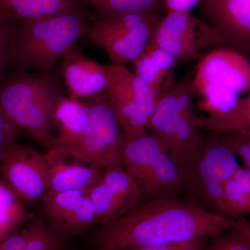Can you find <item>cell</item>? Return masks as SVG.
I'll use <instances>...</instances> for the list:
<instances>
[{
  "instance_id": "22",
  "label": "cell",
  "mask_w": 250,
  "mask_h": 250,
  "mask_svg": "<svg viewBox=\"0 0 250 250\" xmlns=\"http://www.w3.org/2000/svg\"><path fill=\"white\" fill-rule=\"evenodd\" d=\"M183 186L182 174L168 152L159 157L155 165L141 185L142 198L148 199L161 195L175 194Z\"/></svg>"
},
{
  "instance_id": "15",
  "label": "cell",
  "mask_w": 250,
  "mask_h": 250,
  "mask_svg": "<svg viewBox=\"0 0 250 250\" xmlns=\"http://www.w3.org/2000/svg\"><path fill=\"white\" fill-rule=\"evenodd\" d=\"M199 6L226 45L250 52V0H202Z\"/></svg>"
},
{
  "instance_id": "24",
  "label": "cell",
  "mask_w": 250,
  "mask_h": 250,
  "mask_svg": "<svg viewBox=\"0 0 250 250\" xmlns=\"http://www.w3.org/2000/svg\"><path fill=\"white\" fill-rule=\"evenodd\" d=\"M26 207L9 184L0 179V241L29 221L32 216Z\"/></svg>"
},
{
  "instance_id": "28",
  "label": "cell",
  "mask_w": 250,
  "mask_h": 250,
  "mask_svg": "<svg viewBox=\"0 0 250 250\" xmlns=\"http://www.w3.org/2000/svg\"><path fill=\"white\" fill-rule=\"evenodd\" d=\"M207 250H250L243 229V217L236 220L231 229L213 237Z\"/></svg>"
},
{
  "instance_id": "26",
  "label": "cell",
  "mask_w": 250,
  "mask_h": 250,
  "mask_svg": "<svg viewBox=\"0 0 250 250\" xmlns=\"http://www.w3.org/2000/svg\"><path fill=\"white\" fill-rule=\"evenodd\" d=\"M25 250H67L70 237L54 228L43 217L32 216Z\"/></svg>"
},
{
  "instance_id": "31",
  "label": "cell",
  "mask_w": 250,
  "mask_h": 250,
  "mask_svg": "<svg viewBox=\"0 0 250 250\" xmlns=\"http://www.w3.org/2000/svg\"><path fill=\"white\" fill-rule=\"evenodd\" d=\"M19 127L0 108V160L17 143Z\"/></svg>"
},
{
  "instance_id": "18",
  "label": "cell",
  "mask_w": 250,
  "mask_h": 250,
  "mask_svg": "<svg viewBox=\"0 0 250 250\" xmlns=\"http://www.w3.org/2000/svg\"><path fill=\"white\" fill-rule=\"evenodd\" d=\"M195 108H189L179 117L165 143L167 152L183 175L201 150L204 138L197 123Z\"/></svg>"
},
{
  "instance_id": "20",
  "label": "cell",
  "mask_w": 250,
  "mask_h": 250,
  "mask_svg": "<svg viewBox=\"0 0 250 250\" xmlns=\"http://www.w3.org/2000/svg\"><path fill=\"white\" fill-rule=\"evenodd\" d=\"M167 152L164 143L148 131L139 136L124 138L123 157L125 167L140 188L156 161Z\"/></svg>"
},
{
  "instance_id": "33",
  "label": "cell",
  "mask_w": 250,
  "mask_h": 250,
  "mask_svg": "<svg viewBox=\"0 0 250 250\" xmlns=\"http://www.w3.org/2000/svg\"><path fill=\"white\" fill-rule=\"evenodd\" d=\"M29 232L27 223L22 228L0 241V250H25Z\"/></svg>"
},
{
  "instance_id": "6",
  "label": "cell",
  "mask_w": 250,
  "mask_h": 250,
  "mask_svg": "<svg viewBox=\"0 0 250 250\" xmlns=\"http://www.w3.org/2000/svg\"><path fill=\"white\" fill-rule=\"evenodd\" d=\"M108 79L106 93L123 129L124 138L147 132L146 126L157 98L143 79L123 65L104 64Z\"/></svg>"
},
{
  "instance_id": "36",
  "label": "cell",
  "mask_w": 250,
  "mask_h": 250,
  "mask_svg": "<svg viewBox=\"0 0 250 250\" xmlns=\"http://www.w3.org/2000/svg\"><path fill=\"white\" fill-rule=\"evenodd\" d=\"M243 224L245 234H246L247 240H248L250 246V222L248 221V220H247L246 219H245L243 217Z\"/></svg>"
},
{
  "instance_id": "21",
  "label": "cell",
  "mask_w": 250,
  "mask_h": 250,
  "mask_svg": "<svg viewBox=\"0 0 250 250\" xmlns=\"http://www.w3.org/2000/svg\"><path fill=\"white\" fill-rule=\"evenodd\" d=\"M89 7L82 0H0V15L16 21L41 19Z\"/></svg>"
},
{
  "instance_id": "4",
  "label": "cell",
  "mask_w": 250,
  "mask_h": 250,
  "mask_svg": "<svg viewBox=\"0 0 250 250\" xmlns=\"http://www.w3.org/2000/svg\"><path fill=\"white\" fill-rule=\"evenodd\" d=\"M194 82L199 108L207 116L225 114L250 92V62L235 49L217 47L199 59Z\"/></svg>"
},
{
  "instance_id": "17",
  "label": "cell",
  "mask_w": 250,
  "mask_h": 250,
  "mask_svg": "<svg viewBox=\"0 0 250 250\" xmlns=\"http://www.w3.org/2000/svg\"><path fill=\"white\" fill-rule=\"evenodd\" d=\"M54 132L48 148L79 149L91 132L89 114L81 100L65 97L59 104L54 117Z\"/></svg>"
},
{
  "instance_id": "8",
  "label": "cell",
  "mask_w": 250,
  "mask_h": 250,
  "mask_svg": "<svg viewBox=\"0 0 250 250\" xmlns=\"http://www.w3.org/2000/svg\"><path fill=\"white\" fill-rule=\"evenodd\" d=\"M149 44L164 49L179 62L200 59L203 51L226 42L209 22L191 13L166 12L153 29Z\"/></svg>"
},
{
  "instance_id": "10",
  "label": "cell",
  "mask_w": 250,
  "mask_h": 250,
  "mask_svg": "<svg viewBox=\"0 0 250 250\" xmlns=\"http://www.w3.org/2000/svg\"><path fill=\"white\" fill-rule=\"evenodd\" d=\"M0 175L26 206L40 201L49 189L44 154L16 143L0 160Z\"/></svg>"
},
{
  "instance_id": "11",
  "label": "cell",
  "mask_w": 250,
  "mask_h": 250,
  "mask_svg": "<svg viewBox=\"0 0 250 250\" xmlns=\"http://www.w3.org/2000/svg\"><path fill=\"white\" fill-rule=\"evenodd\" d=\"M96 216V225H104L123 216L139 203L142 192L125 166L105 170L100 180L88 189Z\"/></svg>"
},
{
  "instance_id": "14",
  "label": "cell",
  "mask_w": 250,
  "mask_h": 250,
  "mask_svg": "<svg viewBox=\"0 0 250 250\" xmlns=\"http://www.w3.org/2000/svg\"><path fill=\"white\" fill-rule=\"evenodd\" d=\"M61 59V75L70 98L86 100L106 91L104 64L87 57L75 45L67 49Z\"/></svg>"
},
{
  "instance_id": "1",
  "label": "cell",
  "mask_w": 250,
  "mask_h": 250,
  "mask_svg": "<svg viewBox=\"0 0 250 250\" xmlns=\"http://www.w3.org/2000/svg\"><path fill=\"white\" fill-rule=\"evenodd\" d=\"M236 220L175 194L148 199L123 216L102 225L94 235L95 250H130L170 242L213 238Z\"/></svg>"
},
{
  "instance_id": "2",
  "label": "cell",
  "mask_w": 250,
  "mask_h": 250,
  "mask_svg": "<svg viewBox=\"0 0 250 250\" xmlns=\"http://www.w3.org/2000/svg\"><path fill=\"white\" fill-rule=\"evenodd\" d=\"M61 72L12 70L0 82V108L18 127L48 147L56 109L65 93Z\"/></svg>"
},
{
  "instance_id": "25",
  "label": "cell",
  "mask_w": 250,
  "mask_h": 250,
  "mask_svg": "<svg viewBox=\"0 0 250 250\" xmlns=\"http://www.w3.org/2000/svg\"><path fill=\"white\" fill-rule=\"evenodd\" d=\"M95 9V16L113 18L123 15L166 11L164 0H82Z\"/></svg>"
},
{
  "instance_id": "30",
  "label": "cell",
  "mask_w": 250,
  "mask_h": 250,
  "mask_svg": "<svg viewBox=\"0 0 250 250\" xmlns=\"http://www.w3.org/2000/svg\"><path fill=\"white\" fill-rule=\"evenodd\" d=\"M220 143L241 158L247 168L250 170V134L227 133L215 134Z\"/></svg>"
},
{
  "instance_id": "3",
  "label": "cell",
  "mask_w": 250,
  "mask_h": 250,
  "mask_svg": "<svg viewBox=\"0 0 250 250\" xmlns=\"http://www.w3.org/2000/svg\"><path fill=\"white\" fill-rule=\"evenodd\" d=\"M93 14L88 8L37 20L18 21L13 36L10 68H52L62 54L85 35Z\"/></svg>"
},
{
  "instance_id": "19",
  "label": "cell",
  "mask_w": 250,
  "mask_h": 250,
  "mask_svg": "<svg viewBox=\"0 0 250 250\" xmlns=\"http://www.w3.org/2000/svg\"><path fill=\"white\" fill-rule=\"evenodd\" d=\"M178 62L164 49L149 43L132 63L135 73L146 82L159 100L173 86L174 70Z\"/></svg>"
},
{
  "instance_id": "35",
  "label": "cell",
  "mask_w": 250,
  "mask_h": 250,
  "mask_svg": "<svg viewBox=\"0 0 250 250\" xmlns=\"http://www.w3.org/2000/svg\"><path fill=\"white\" fill-rule=\"evenodd\" d=\"M233 178L236 179L245 190L250 195V170L247 167H239L236 173L233 176Z\"/></svg>"
},
{
  "instance_id": "16",
  "label": "cell",
  "mask_w": 250,
  "mask_h": 250,
  "mask_svg": "<svg viewBox=\"0 0 250 250\" xmlns=\"http://www.w3.org/2000/svg\"><path fill=\"white\" fill-rule=\"evenodd\" d=\"M195 96L194 75L188 74L157 100L155 110L146 126L148 132L165 145L179 117L194 107Z\"/></svg>"
},
{
  "instance_id": "32",
  "label": "cell",
  "mask_w": 250,
  "mask_h": 250,
  "mask_svg": "<svg viewBox=\"0 0 250 250\" xmlns=\"http://www.w3.org/2000/svg\"><path fill=\"white\" fill-rule=\"evenodd\" d=\"M210 238H193L130 250H207Z\"/></svg>"
},
{
  "instance_id": "29",
  "label": "cell",
  "mask_w": 250,
  "mask_h": 250,
  "mask_svg": "<svg viewBox=\"0 0 250 250\" xmlns=\"http://www.w3.org/2000/svg\"><path fill=\"white\" fill-rule=\"evenodd\" d=\"M17 21L0 15V82L10 69L11 43Z\"/></svg>"
},
{
  "instance_id": "23",
  "label": "cell",
  "mask_w": 250,
  "mask_h": 250,
  "mask_svg": "<svg viewBox=\"0 0 250 250\" xmlns=\"http://www.w3.org/2000/svg\"><path fill=\"white\" fill-rule=\"evenodd\" d=\"M199 127L208 133L250 134V94L240 98L235 107L226 114L199 117Z\"/></svg>"
},
{
  "instance_id": "12",
  "label": "cell",
  "mask_w": 250,
  "mask_h": 250,
  "mask_svg": "<svg viewBox=\"0 0 250 250\" xmlns=\"http://www.w3.org/2000/svg\"><path fill=\"white\" fill-rule=\"evenodd\" d=\"M48 172L49 191L88 190L106 169L75 149L48 148L44 154Z\"/></svg>"
},
{
  "instance_id": "7",
  "label": "cell",
  "mask_w": 250,
  "mask_h": 250,
  "mask_svg": "<svg viewBox=\"0 0 250 250\" xmlns=\"http://www.w3.org/2000/svg\"><path fill=\"white\" fill-rule=\"evenodd\" d=\"M210 134L209 138L204 139L195 160L182 175V181L212 211L223 215L225 184L233 178L240 166L236 154L220 143L216 134Z\"/></svg>"
},
{
  "instance_id": "27",
  "label": "cell",
  "mask_w": 250,
  "mask_h": 250,
  "mask_svg": "<svg viewBox=\"0 0 250 250\" xmlns=\"http://www.w3.org/2000/svg\"><path fill=\"white\" fill-rule=\"evenodd\" d=\"M223 215L229 218L250 214V195L234 178L224 187Z\"/></svg>"
},
{
  "instance_id": "34",
  "label": "cell",
  "mask_w": 250,
  "mask_h": 250,
  "mask_svg": "<svg viewBox=\"0 0 250 250\" xmlns=\"http://www.w3.org/2000/svg\"><path fill=\"white\" fill-rule=\"evenodd\" d=\"M202 0H164L166 12L191 13Z\"/></svg>"
},
{
  "instance_id": "9",
  "label": "cell",
  "mask_w": 250,
  "mask_h": 250,
  "mask_svg": "<svg viewBox=\"0 0 250 250\" xmlns=\"http://www.w3.org/2000/svg\"><path fill=\"white\" fill-rule=\"evenodd\" d=\"M81 101L88 110L91 132L84 144L77 150L106 170L125 166L124 134L106 92Z\"/></svg>"
},
{
  "instance_id": "5",
  "label": "cell",
  "mask_w": 250,
  "mask_h": 250,
  "mask_svg": "<svg viewBox=\"0 0 250 250\" xmlns=\"http://www.w3.org/2000/svg\"><path fill=\"white\" fill-rule=\"evenodd\" d=\"M163 16L143 13L106 18L93 14L86 35L106 52L113 64L125 65L145 52Z\"/></svg>"
},
{
  "instance_id": "13",
  "label": "cell",
  "mask_w": 250,
  "mask_h": 250,
  "mask_svg": "<svg viewBox=\"0 0 250 250\" xmlns=\"http://www.w3.org/2000/svg\"><path fill=\"white\" fill-rule=\"evenodd\" d=\"M41 203L43 218L70 238L96 225L95 208L88 190H47Z\"/></svg>"
}]
</instances>
